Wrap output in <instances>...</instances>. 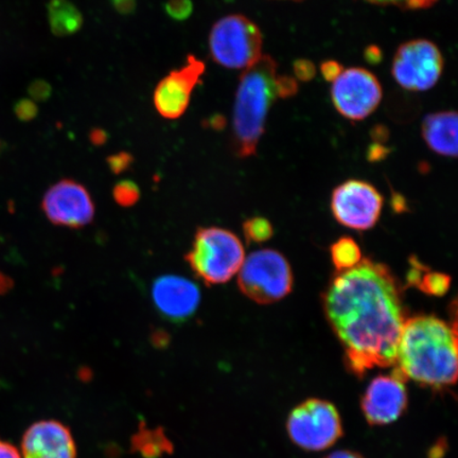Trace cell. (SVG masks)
Wrapping results in <instances>:
<instances>
[{
  "instance_id": "obj_1",
  "label": "cell",
  "mask_w": 458,
  "mask_h": 458,
  "mask_svg": "<svg viewBox=\"0 0 458 458\" xmlns=\"http://www.w3.org/2000/svg\"><path fill=\"white\" fill-rule=\"evenodd\" d=\"M324 309L352 374L362 377L396 365L404 309L399 284L386 265L365 258L337 272L324 295Z\"/></svg>"
},
{
  "instance_id": "obj_2",
  "label": "cell",
  "mask_w": 458,
  "mask_h": 458,
  "mask_svg": "<svg viewBox=\"0 0 458 458\" xmlns=\"http://www.w3.org/2000/svg\"><path fill=\"white\" fill-rule=\"evenodd\" d=\"M406 381L443 391L457 380L456 326L432 315L405 319L396 365Z\"/></svg>"
},
{
  "instance_id": "obj_3",
  "label": "cell",
  "mask_w": 458,
  "mask_h": 458,
  "mask_svg": "<svg viewBox=\"0 0 458 458\" xmlns=\"http://www.w3.org/2000/svg\"><path fill=\"white\" fill-rule=\"evenodd\" d=\"M294 79L280 77L271 56L262 55L240 78L233 113V143L239 157L254 156L267 114L278 97L294 95Z\"/></svg>"
},
{
  "instance_id": "obj_4",
  "label": "cell",
  "mask_w": 458,
  "mask_h": 458,
  "mask_svg": "<svg viewBox=\"0 0 458 458\" xmlns=\"http://www.w3.org/2000/svg\"><path fill=\"white\" fill-rule=\"evenodd\" d=\"M186 260L208 284L231 280L242 268L244 249L236 234L219 227L199 228Z\"/></svg>"
},
{
  "instance_id": "obj_5",
  "label": "cell",
  "mask_w": 458,
  "mask_h": 458,
  "mask_svg": "<svg viewBox=\"0 0 458 458\" xmlns=\"http://www.w3.org/2000/svg\"><path fill=\"white\" fill-rule=\"evenodd\" d=\"M262 34L253 21L232 14L217 21L209 34L211 57L229 70H246L262 55Z\"/></svg>"
},
{
  "instance_id": "obj_6",
  "label": "cell",
  "mask_w": 458,
  "mask_h": 458,
  "mask_svg": "<svg viewBox=\"0 0 458 458\" xmlns=\"http://www.w3.org/2000/svg\"><path fill=\"white\" fill-rule=\"evenodd\" d=\"M238 284L250 300L267 305L290 294L293 288V273L290 263L279 251L259 250L243 261Z\"/></svg>"
},
{
  "instance_id": "obj_7",
  "label": "cell",
  "mask_w": 458,
  "mask_h": 458,
  "mask_svg": "<svg viewBox=\"0 0 458 458\" xmlns=\"http://www.w3.org/2000/svg\"><path fill=\"white\" fill-rule=\"evenodd\" d=\"M286 431L301 449L318 452L331 448L342 437L343 422L334 403L312 398L291 411Z\"/></svg>"
},
{
  "instance_id": "obj_8",
  "label": "cell",
  "mask_w": 458,
  "mask_h": 458,
  "mask_svg": "<svg viewBox=\"0 0 458 458\" xmlns=\"http://www.w3.org/2000/svg\"><path fill=\"white\" fill-rule=\"evenodd\" d=\"M444 71V57L437 45L415 39L400 46L394 55L392 73L408 90L425 91L437 85Z\"/></svg>"
},
{
  "instance_id": "obj_9",
  "label": "cell",
  "mask_w": 458,
  "mask_h": 458,
  "mask_svg": "<svg viewBox=\"0 0 458 458\" xmlns=\"http://www.w3.org/2000/svg\"><path fill=\"white\" fill-rule=\"evenodd\" d=\"M383 93L374 73L360 67L342 71L332 81V102L343 117L363 120L377 110Z\"/></svg>"
},
{
  "instance_id": "obj_10",
  "label": "cell",
  "mask_w": 458,
  "mask_h": 458,
  "mask_svg": "<svg viewBox=\"0 0 458 458\" xmlns=\"http://www.w3.org/2000/svg\"><path fill=\"white\" fill-rule=\"evenodd\" d=\"M382 208L381 194L368 182L349 180L332 192V214L342 225L357 231L374 227Z\"/></svg>"
},
{
  "instance_id": "obj_11",
  "label": "cell",
  "mask_w": 458,
  "mask_h": 458,
  "mask_svg": "<svg viewBox=\"0 0 458 458\" xmlns=\"http://www.w3.org/2000/svg\"><path fill=\"white\" fill-rule=\"evenodd\" d=\"M406 380L394 369L392 375L379 376L366 388L360 410L370 426H387L396 422L408 408Z\"/></svg>"
},
{
  "instance_id": "obj_12",
  "label": "cell",
  "mask_w": 458,
  "mask_h": 458,
  "mask_svg": "<svg viewBox=\"0 0 458 458\" xmlns=\"http://www.w3.org/2000/svg\"><path fill=\"white\" fill-rule=\"evenodd\" d=\"M43 210L55 225L84 227L94 219L95 205L88 189L73 180L51 186L43 199Z\"/></svg>"
},
{
  "instance_id": "obj_13",
  "label": "cell",
  "mask_w": 458,
  "mask_h": 458,
  "mask_svg": "<svg viewBox=\"0 0 458 458\" xmlns=\"http://www.w3.org/2000/svg\"><path fill=\"white\" fill-rule=\"evenodd\" d=\"M203 61L196 55H188L187 61L179 70L172 71L160 80L154 89V106L160 116L177 119L187 111L193 89L205 72Z\"/></svg>"
},
{
  "instance_id": "obj_14",
  "label": "cell",
  "mask_w": 458,
  "mask_h": 458,
  "mask_svg": "<svg viewBox=\"0 0 458 458\" xmlns=\"http://www.w3.org/2000/svg\"><path fill=\"white\" fill-rule=\"evenodd\" d=\"M154 306L172 323H184L197 312L200 293L196 284L175 275H165L152 286Z\"/></svg>"
},
{
  "instance_id": "obj_15",
  "label": "cell",
  "mask_w": 458,
  "mask_h": 458,
  "mask_svg": "<svg viewBox=\"0 0 458 458\" xmlns=\"http://www.w3.org/2000/svg\"><path fill=\"white\" fill-rule=\"evenodd\" d=\"M21 458H77L76 440L64 423L47 420L34 422L21 439Z\"/></svg>"
},
{
  "instance_id": "obj_16",
  "label": "cell",
  "mask_w": 458,
  "mask_h": 458,
  "mask_svg": "<svg viewBox=\"0 0 458 458\" xmlns=\"http://www.w3.org/2000/svg\"><path fill=\"white\" fill-rule=\"evenodd\" d=\"M422 136L433 152L446 157H456V112L445 111L428 114L423 120Z\"/></svg>"
},
{
  "instance_id": "obj_17",
  "label": "cell",
  "mask_w": 458,
  "mask_h": 458,
  "mask_svg": "<svg viewBox=\"0 0 458 458\" xmlns=\"http://www.w3.org/2000/svg\"><path fill=\"white\" fill-rule=\"evenodd\" d=\"M131 450L142 458H163L174 454V445L163 428H148L141 422L131 438Z\"/></svg>"
},
{
  "instance_id": "obj_18",
  "label": "cell",
  "mask_w": 458,
  "mask_h": 458,
  "mask_svg": "<svg viewBox=\"0 0 458 458\" xmlns=\"http://www.w3.org/2000/svg\"><path fill=\"white\" fill-rule=\"evenodd\" d=\"M51 31L56 37L74 36L83 27V15L71 0H50L47 7Z\"/></svg>"
},
{
  "instance_id": "obj_19",
  "label": "cell",
  "mask_w": 458,
  "mask_h": 458,
  "mask_svg": "<svg viewBox=\"0 0 458 458\" xmlns=\"http://www.w3.org/2000/svg\"><path fill=\"white\" fill-rule=\"evenodd\" d=\"M411 265L408 274L410 285L417 286L423 293L438 297L444 296L448 292L451 284L448 275L428 270L417 259L411 261Z\"/></svg>"
},
{
  "instance_id": "obj_20",
  "label": "cell",
  "mask_w": 458,
  "mask_h": 458,
  "mask_svg": "<svg viewBox=\"0 0 458 458\" xmlns=\"http://www.w3.org/2000/svg\"><path fill=\"white\" fill-rule=\"evenodd\" d=\"M331 260L337 272L351 270L357 267L362 261V253H360V246L351 237H343L332 244Z\"/></svg>"
},
{
  "instance_id": "obj_21",
  "label": "cell",
  "mask_w": 458,
  "mask_h": 458,
  "mask_svg": "<svg viewBox=\"0 0 458 458\" xmlns=\"http://www.w3.org/2000/svg\"><path fill=\"white\" fill-rule=\"evenodd\" d=\"M243 232L248 242L256 243L267 242L274 233L271 222L261 216L246 220L243 225Z\"/></svg>"
},
{
  "instance_id": "obj_22",
  "label": "cell",
  "mask_w": 458,
  "mask_h": 458,
  "mask_svg": "<svg viewBox=\"0 0 458 458\" xmlns=\"http://www.w3.org/2000/svg\"><path fill=\"white\" fill-rule=\"evenodd\" d=\"M113 197L120 206L130 208L139 202L140 191L134 182L122 181L114 185Z\"/></svg>"
},
{
  "instance_id": "obj_23",
  "label": "cell",
  "mask_w": 458,
  "mask_h": 458,
  "mask_svg": "<svg viewBox=\"0 0 458 458\" xmlns=\"http://www.w3.org/2000/svg\"><path fill=\"white\" fill-rule=\"evenodd\" d=\"M165 11L171 20L182 21L192 14L193 4L191 0H168L165 4Z\"/></svg>"
},
{
  "instance_id": "obj_24",
  "label": "cell",
  "mask_w": 458,
  "mask_h": 458,
  "mask_svg": "<svg viewBox=\"0 0 458 458\" xmlns=\"http://www.w3.org/2000/svg\"><path fill=\"white\" fill-rule=\"evenodd\" d=\"M133 162L134 157L128 152L114 154V156L108 157L106 159L108 167H110L111 171L114 174H123V172L127 171Z\"/></svg>"
},
{
  "instance_id": "obj_25",
  "label": "cell",
  "mask_w": 458,
  "mask_h": 458,
  "mask_svg": "<svg viewBox=\"0 0 458 458\" xmlns=\"http://www.w3.org/2000/svg\"><path fill=\"white\" fill-rule=\"evenodd\" d=\"M112 7L122 15L133 14L137 8V0H111Z\"/></svg>"
},
{
  "instance_id": "obj_26",
  "label": "cell",
  "mask_w": 458,
  "mask_h": 458,
  "mask_svg": "<svg viewBox=\"0 0 458 458\" xmlns=\"http://www.w3.org/2000/svg\"><path fill=\"white\" fill-rule=\"evenodd\" d=\"M322 72L324 77L328 80V81H334V80L339 76L342 72L341 65L339 63L329 61L324 63L322 65Z\"/></svg>"
},
{
  "instance_id": "obj_27",
  "label": "cell",
  "mask_w": 458,
  "mask_h": 458,
  "mask_svg": "<svg viewBox=\"0 0 458 458\" xmlns=\"http://www.w3.org/2000/svg\"><path fill=\"white\" fill-rule=\"evenodd\" d=\"M0 458H21V455L16 446L0 439Z\"/></svg>"
},
{
  "instance_id": "obj_28",
  "label": "cell",
  "mask_w": 458,
  "mask_h": 458,
  "mask_svg": "<svg viewBox=\"0 0 458 458\" xmlns=\"http://www.w3.org/2000/svg\"><path fill=\"white\" fill-rule=\"evenodd\" d=\"M89 140L94 146H103L107 140V134L105 130L93 129L89 133Z\"/></svg>"
},
{
  "instance_id": "obj_29",
  "label": "cell",
  "mask_w": 458,
  "mask_h": 458,
  "mask_svg": "<svg viewBox=\"0 0 458 458\" xmlns=\"http://www.w3.org/2000/svg\"><path fill=\"white\" fill-rule=\"evenodd\" d=\"M33 94L37 98L45 100L47 99L51 94V88L48 83L38 82L33 88Z\"/></svg>"
},
{
  "instance_id": "obj_30",
  "label": "cell",
  "mask_w": 458,
  "mask_h": 458,
  "mask_svg": "<svg viewBox=\"0 0 458 458\" xmlns=\"http://www.w3.org/2000/svg\"><path fill=\"white\" fill-rule=\"evenodd\" d=\"M153 345L158 348H164L169 344V335L162 330H157L152 335Z\"/></svg>"
},
{
  "instance_id": "obj_31",
  "label": "cell",
  "mask_w": 458,
  "mask_h": 458,
  "mask_svg": "<svg viewBox=\"0 0 458 458\" xmlns=\"http://www.w3.org/2000/svg\"><path fill=\"white\" fill-rule=\"evenodd\" d=\"M437 0H408L405 8L408 9H426L431 7Z\"/></svg>"
},
{
  "instance_id": "obj_32",
  "label": "cell",
  "mask_w": 458,
  "mask_h": 458,
  "mask_svg": "<svg viewBox=\"0 0 458 458\" xmlns=\"http://www.w3.org/2000/svg\"><path fill=\"white\" fill-rule=\"evenodd\" d=\"M325 458H364L362 455L352 450H340L332 452L328 456Z\"/></svg>"
},
{
  "instance_id": "obj_33",
  "label": "cell",
  "mask_w": 458,
  "mask_h": 458,
  "mask_svg": "<svg viewBox=\"0 0 458 458\" xmlns=\"http://www.w3.org/2000/svg\"><path fill=\"white\" fill-rule=\"evenodd\" d=\"M366 2L380 5H401V7L405 8L406 2H408V0H366Z\"/></svg>"
},
{
  "instance_id": "obj_34",
  "label": "cell",
  "mask_w": 458,
  "mask_h": 458,
  "mask_svg": "<svg viewBox=\"0 0 458 458\" xmlns=\"http://www.w3.org/2000/svg\"><path fill=\"white\" fill-rule=\"evenodd\" d=\"M292 2H301V0H292Z\"/></svg>"
}]
</instances>
